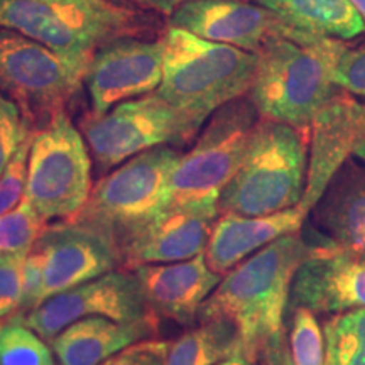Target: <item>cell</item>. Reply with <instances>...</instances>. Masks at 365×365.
<instances>
[{"instance_id": "cell-1", "label": "cell", "mask_w": 365, "mask_h": 365, "mask_svg": "<svg viewBox=\"0 0 365 365\" xmlns=\"http://www.w3.org/2000/svg\"><path fill=\"white\" fill-rule=\"evenodd\" d=\"M312 249L301 232L274 240L222 277L200 308L198 319L230 322L250 362L277 364L286 350L284 313L294 274Z\"/></svg>"}, {"instance_id": "cell-2", "label": "cell", "mask_w": 365, "mask_h": 365, "mask_svg": "<svg viewBox=\"0 0 365 365\" xmlns=\"http://www.w3.org/2000/svg\"><path fill=\"white\" fill-rule=\"evenodd\" d=\"M344 41L277 27L257 53L249 98L259 115L309 132L314 115L336 91L335 68Z\"/></svg>"}, {"instance_id": "cell-3", "label": "cell", "mask_w": 365, "mask_h": 365, "mask_svg": "<svg viewBox=\"0 0 365 365\" xmlns=\"http://www.w3.org/2000/svg\"><path fill=\"white\" fill-rule=\"evenodd\" d=\"M161 41L163 81L156 91L196 139L213 113L249 93L257 54L205 41L176 27H168Z\"/></svg>"}, {"instance_id": "cell-4", "label": "cell", "mask_w": 365, "mask_h": 365, "mask_svg": "<svg viewBox=\"0 0 365 365\" xmlns=\"http://www.w3.org/2000/svg\"><path fill=\"white\" fill-rule=\"evenodd\" d=\"M308 134L261 118L244 163L220 193L218 213L267 217L298 207L308 180Z\"/></svg>"}, {"instance_id": "cell-5", "label": "cell", "mask_w": 365, "mask_h": 365, "mask_svg": "<svg viewBox=\"0 0 365 365\" xmlns=\"http://www.w3.org/2000/svg\"><path fill=\"white\" fill-rule=\"evenodd\" d=\"M181 159L171 145L144 150L100 178L73 223L102 232L120 245L170 208L171 176Z\"/></svg>"}, {"instance_id": "cell-6", "label": "cell", "mask_w": 365, "mask_h": 365, "mask_svg": "<svg viewBox=\"0 0 365 365\" xmlns=\"http://www.w3.org/2000/svg\"><path fill=\"white\" fill-rule=\"evenodd\" d=\"M0 27L81 61L108 41L145 29L134 11L110 0H0Z\"/></svg>"}, {"instance_id": "cell-7", "label": "cell", "mask_w": 365, "mask_h": 365, "mask_svg": "<svg viewBox=\"0 0 365 365\" xmlns=\"http://www.w3.org/2000/svg\"><path fill=\"white\" fill-rule=\"evenodd\" d=\"M250 98L227 103L208 118L171 176L170 207L218 208V198L244 163L261 120Z\"/></svg>"}, {"instance_id": "cell-8", "label": "cell", "mask_w": 365, "mask_h": 365, "mask_svg": "<svg viewBox=\"0 0 365 365\" xmlns=\"http://www.w3.org/2000/svg\"><path fill=\"white\" fill-rule=\"evenodd\" d=\"M91 188L88 145L66 108L58 110L34 132L26 200L46 222H68L83 210Z\"/></svg>"}, {"instance_id": "cell-9", "label": "cell", "mask_w": 365, "mask_h": 365, "mask_svg": "<svg viewBox=\"0 0 365 365\" xmlns=\"http://www.w3.org/2000/svg\"><path fill=\"white\" fill-rule=\"evenodd\" d=\"M88 63L0 27V93L21 108L34 129L78 95Z\"/></svg>"}, {"instance_id": "cell-10", "label": "cell", "mask_w": 365, "mask_h": 365, "mask_svg": "<svg viewBox=\"0 0 365 365\" xmlns=\"http://www.w3.org/2000/svg\"><path fill=\"white\" fill-rule=\"evenodd\" d=\"M80 132L102 176L144 150L193 140L158 91L118 103L103 115L88 113L80 120Z\"/></svg>"}, {"instance_id": "cell-11", "label": "cell", "mask_w": 365, "mask_h": 365, "mask_svg": "<svg viewBox=\"0 0 365 365\" xmlns=\"http://www.w3.org/2000/svg\"><path fill=\"white\" fill-rule=\"evenodd\" d=\"M91 317H103L122 323L159 318L145 301L135 272L117 269L53 296L33 313L16 319L38 333L43 340L51 341L75 322Z\"/></svg>"}, {"instance_id": "cell-12", "label": "cell", "mask_w": 365, "mask_h": 365, "mask_svg": "<svg viewBox=\"0 0 365 365\" xmlns=\"http://www.w3.org/2000/svg\"><path fill=\"white\" fill-rule=\"evenodd\" d=\"M163 81V41L135 36L112 39L91 54L85 85L91 115H103L127 100L154 93Z\"/></svg>"}, {"instance_id": "cell-13", "label": "cell", "mask_w": 365, "mask_h": 365, "mask_svg": "<svg viewBox=\"0 0 365 365\" xmlns=\"http://www.w3.org/2000/svg\"><path fill=\"white\" fill-rule=\"evenodd\" d=\"M36 247L44 254L46 299L120 269V252L115 242L78 223L49 225Z\"/></svg>"}, {"instance_id": "cell-14", "label": "cell", "mask_w": 365, "mask_h": 365, "mask_svg": "<svg viewBox=\"0 0 365 365\" xmlns=\"http://www.w3.org/2000/svg\"><path fill=\"white\" fill-rule=\"evenodd\" d=\"M365 139V103L340 90L319 108L309 125L308 180L299 207L309 213L327 186Z\"/></svg>"}, {"instance_id": "cell-15", "label": "cell", "mask_w": 365, "mask_h": 365, "mask_svg": "<svg viewBox=\"0 0 365 365\" xmlns=\"http://www.w3.org/2000/svg\"><path fill=\"white\" fill-rule=\"evenodd\" d=\"M313 245L291 286V308L345 313L365 308V262L331 245Z\"/></svg>"}, {"instance_id": "cell-16", "label": "cell", "mask_w": 365, "mask_h": 365, "mask_svg": "<svg viewBox=\"0 0 365 365\" xmlns=\"http://www.w3.org/2000/svg\"><path fill=\"white\" fill-rule=\"evenodd\" d=\"M218 215L217 207H170L120 245V269L134 271L154 264L190 261L205 254Z\"/></svg>"}, {"instance_id": "cell-17", "label": "cell", "mask_w": 365, "mask_h": 365, "mask_svg": "<svg viewBox=\"0 0 365 365\" xmlns=\"http://www.w3.org/2000/svg\"><path fill=\"white\" fill-rule=\"evenodd\" d=\"M170 27L257 54L276 33L279 22L257 4L242 0H185L170 14Z\"/></svg>"}, {"instance_id": "cell-18", "label": "cell", "mask_w": 365, "mask_h": 365, "mask_svg": "<svg viewBox=\"0 0 365 365\" xmlns=\"http://www.w3.org/2000/svg\"><path fill=\"white\" fill-rule=\"evenodd\" d=\"M134 272L150 309L181 325L198 318L202 304L223 277L208 267L203 254L190 261L137 267Z\"/></svg>"}, {"instance_id": "cell-19", "label": "cell", "mask_w": 365, "mask_h": 365, "mask_svg": "<svg viewBox=\"0 0 365 365\" xmlns=\"http://www.w3.org/2000/svg\"><path fill=\"white\" fill-rule=\"evenodd\" d=\"M314 245L349 252L365 262V168L346 161L314 205Z\"/></svg>"}, {"instance_id": "cell-20", "label": "cell", "mask_w": 365, "mask_h": 365, "mask_svg": "<svg viewBox=\"0 0 365 365\" xmlns=\"http://www.w3.org/2000/svg\"><path fill=\"white\" fill-rule=\"evenodd\" d=\"M307 217L308 213L299 205L267 217L220 215L213 223L205 261L213 272L225 276L274 240L298 234Z\"/></svg>"}, {"instance_id": "cell-21", "label": "cell", "mask_w": 365, "mask_h": 365, "mask_svg": "<svg viewBox=\"0 0 365 365\" xmlns=\"http://www.w3.org/2000/svg\"><path fill=\"white\" fill-rule=\"evenodd\" d=\"M159 318L140 322H113L103 317L83 318L51 340L59 365H102L113 355L149 339L158 330Z\"/></svg>"}, {"instance_id": "cell-22", "label": "cell", "mask_w": 365, "mask_h": 365, "mask_svg": "<svg viewBox=\"0 0 365 365\" xmlns=\"http://www.w3.org/2000/svg\"><path fill=\"white\" fill-rule=\"evenodd\" d=\"M281 27L293 33L346 41L365 33V22L350 0H255Z\"/></svg>"}, {"instance_id": "cell-23", "label": "cell", "mask_w": 365, "mask_h": 365, "mask_svg": "<svg viewBox=\"0 0 365 365\" xmlns=\"http://www.w3.org/2000/svg\"><path fill=\"white\" fill-rule=\"evenodd\" d=\"M200 323L202 325L171 341L164 365H217L242 354L240 335L230 322L208 319Z\"/></svg>"}, {"instance_id": "cell-24", "label": "cell", "mask_w": 365, "mask_h": 365, "mask_svg": "<svg viewBox=\"0 0 365 365\" xmlns=\"http://www.w3.org/2000/svg\"><path fill=\"white\" fill-rule=\"evenodd\" d=\"M323 331L327 365H365V308L328 318Z\"/></svg>"}, {"instance_id": "cell-25", "label": "cell", "mask_w": 365, "mask_h": 365, "mask_svg": "<svg viewBox=\"0 0 365 365\" xmlns=\"http://www.w3.org/2000/svg\"><path fill=\"white\" fill-rule=\"evenodd\" d=\"M48 222L24 200L0 217V254L27 255L48 228Z\"/></svg>"}, {"instance_id": "cell-26", "label": "cell", "mask_w": 365, "mask_h": 365, "mask_svg": "<svg viewBox=\"0 0 365 365\" xmlns=\"http://www.w3.org/2000/svg\"><path fill=\"white\" fill-rule=\"evenodd\" d=\"M0 365H54L53 350L19 319L0 325Z\"/></svg>"}, {"instance_id": "cell-27", "label": "cell", "mask_w": 365, "mask_h": 365, "mask_svg": "<svg viewBox=\"0 0 365 365\" xmlns=\"http://www.w3.org/2000/svg\"><path fill=\"white\" fill-rule=\"evenodd\" d=\"M289 355L294 365H327V346L317 317L307 308H293Z\"/></svg>"}, {"instance_id": "cell-28", "label": "cell", "mask_w": 365, "mask_h": 365, "mask_svg": "<svg viewBox=\"0 0 365 365\" xmlns=\"http://www.w3.org/2000/svg\"><path fill=\"white\" fill-rule=\"evenodd\" d=\"M36 129L22 115L21 108L12 100L0 93V175L19 150L27 135Z\"/></svg>"}, {"instance_id": "cell-29", "label": "cell", "mask_w": 365, "mask_h": 365, "mask_svg": "<svg viewBox=\"0 0 365 365\" xmlns=\"http://www.w3.org/2000/svg\"><path fill=\"white\" fill-rule=\"evenodd\" d=\"M36 132V130H34ZM34 132L27 135V139L14 154L11 163L0 175V217L12 212L26 196L27 186V164H29V149L33 143Z\"/></svg>"}, {"instance_id": "cell-30", "label": "cell", "mask_w": 365, "mask_h": 365, "mask_svg": "<svg viewBox=\"0 0 365 365\" xmlns=\"http://www.w3.org/2000/svg\"><path fill=\"white\" fill-rule=\"evenodd\" d=\"M26 255L0 254V322L19 314Z\"/></svg>"}, {"instance_id": "cell-31", "label": "cell", "mask_w": 365, "mask_h": 365, "mask_svg": "<svg viewBox=\"0 0 365 365\" xmlns=\"http://www.w3.org/2000/svg\"><path fill=\"white\" fill-rule=\"evenodd\" d=\"M44 301V254L39 247H34L24 259L22 301L19 314L16 318H22L33 313Z\"/></svg>"}, {"instance_id": "cell-32", "label": "cell", "mask_w": 365, "mask_h": 365, "mask_svg": "<svg viewBox=\"0 0 365 365\" xmlns=\"http://www.w3.org/2000/svg\"><path fill=\"white\" fill-rule=\"evenodd\" d=\"M336 88L365 98V43L346 48L335 68Z\"/></svg>"}, {"instance_id": "cell-33", "label": "cell", "mask_w": 365, "mask_h": 365, "mask_svg": "<svg viewBox=\"0 0 365 365\" xmlns=\"http://www.w3.org/2000/svg\"><path fill=\"white\" fill-rule=\"evenodd\" d=\"M171 341L145 339L105 360L102 365H164Z\"/></svg>"}, {"instance_id": "cell-34", "label": "cell", "mask_w": 365, "mask_h": 365, "mask_svg": "<svg viewBox=\"0 0 365 365\" xmlns=\"http://www.w3.org/2000/svg\"><path fill=\"white\" fill-rule=\"evenodd\" d=\"M134 2H139L140 6L150 7L154 9V11L171 14L181 2H185V0H134Z\"/></svg>"}, {"instance_id": "cell-35", "label": "cell", "mask_w": 365, "mask_h": 365, "mask_svg": "<svg viewBox=\"0 0 365 365\" xmlns=\"http://www.w3.org/2000/svg\"><path fill=\"white\" fill-rule=\"evenodd\" d=\"M217 365H255V364L250 362V360L245 357V355L237 354V355H232V357H228L225 360H222V362H218Z\"/></svg>"}, {"instance_id": "cell-36", "label": "cell", "mask_w": 365, "mask_h": 365, "mask_svg": "<svg viewBox=\"0 0 365 365\" xmlns=\"http://www.w3.org/2000/svg\"><path fill=\"white\" fill-rule=\"evenodd\" d=\"M350 2H352L355 11L360 14V17H362L364 22H365V0H350Z\"/></svg>"}, {"instance_id": "cell-37", "label": "cell", "mask_w": 365, "mask_h": 365, "mask_svg": "<svg viewBox=\"0 0 365 365\" xmlns=\"http://www.w3.org/2000/svg\"><path fill=\"white\" fill-rule=\"evenodd\" d=\"M354 156H357V158L360 159V161H364V163H365V139L362 140V144H360L359 148L355 149Z\"/></svg>"}, {"instance_id": "cell-38", "label": "cell", "mask_w": 365, "mask_h": 365, "mask_svg": "<svg viewBox=\"0 0 365 365\" xmlns=\"http://www.w3.org/2000/svg\"><path fill=\"white\" fill-rule=\"evenodd\" d=\"M279 365H294L293 360H291V355H289V350H286L284 355H282V360Z\"/></svg>"}]
</instances>
